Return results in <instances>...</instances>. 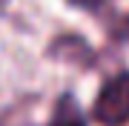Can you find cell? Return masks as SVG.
I'll return each instance as SVG.
<instances>
[{"mask_svg":"<svg viewBox=\"0 0 129 126\" xmlns=\"http://www.w3.org/2000/svg\"><path fill=\"white\" fill-rule=\"evenodd\" d=\"M92 117L98 126H126L129 123V72H118L101 86L92 103Z\"/></svg>","mask_w":129,"mask_h":126,"instance_id":"cell-1","label":"cell"},{"mask_svg":"<svg viewBox=\"0 0 129 126\" xmlns=\"http://www.w3.org/2000/svg\"><path fill=\"white\" fill-rule=\"evenodd\" d=\"M49 57L63 60V63H75V66H89L95 60V52L78 34H60L49 43Z\"/></svg>","mask_w":129,"mask_h":126,"instance_id":"cell-2","label":"cell"},{"mask_svg":"<svg viewBox=\"0 0 129 126\" xmlns=\"http://www.w3.org/2000/svg\"><path fill=\"white\" fill-rule=\"evenodd\" d=\"M49 126H86L83 112H80L78 100H75L72 95H63V98L55 103V112H52Z\"/></svg>","mask_w":129,"mask_h":126,"instance_id":"cell-3","label":"cell"},{"mask_svg":"<svg viewBox=\"0 0 129 126\" xmlns=\"http://www.w3.org/2000/svg\"><path fill=\"white\" fill-rule=\"evenodd\" d=\"M109 37L112 40H129V14L118 17L115 23H109Z\"/></svg>","mask_w":129,"mask_h":126,"instance_id":"cell-4","label":"cell"},{"mask_svg":"<svg viewBox=\"0 0 129 126\" xmlns=\"http://www.w3.org/2000/svg\"><path fill=\"white\" fill-rule=\"evenodd\" d=\"M66 3L78 6V9H86V12H98V9H103L109 0H66Z\"/></svg>","mask_w":129,"mask_h":126,"instance_id":"cell-5","label":"cell"},{"mask_svg":"<svg viewBox=\"0 0 129 126\" xmlns=\"http://www.w3.org/2000/svg\"><path fill=\"white\" fill-rule=\"evenodd\" d=\"M3 3H6V0H0V6H3Z\"/></svg>","mask_w":129,"mask_h":126,"instance_id":"cell-6","label":"cell"}]
</instances>
